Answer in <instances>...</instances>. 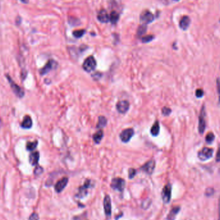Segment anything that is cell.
Returning <instances> with one entry per match:
<instances>
[{
  "label": "cell",
  "instance_id": "cell-9",
  "mask_svg": "<svg viewBox=\"0 0 220 220\" xmlns=\"http://www.w3.org/2000/svg\"><path fill=\"white\" fill-rule=\"evenodd\" d=\"M135 131L133 128H128L121 132V133L120 134V138L122 140V142L127 143L133 137Z\"/></svg>",
  "mask_w": 220,
  "mask_h": 220
},
{
  "label": "cell",
  "instance_id": "cell-10",
  "mask_svg": "<svg viewBox=\"0 0 220 220\" xmlns=\"http://www.w3.org/2000/svg\"><path fill=\"white\" fill-rule=\"evenodd\" d=\"M155 168V162L153 160H151L146 162L144 165H143L141 168H140V170L144 171L146 174L150 175L152 174V173H153Z\"/></svg>",
  "mask_w": 220,
  "mask_h": 220
},
{
  "label": "cell",
  "instance_id": "cell-33",
  "mask_svg": "<svg viewBox=\"0 0 220 220\" xmlns=\"http://www.w3.org/2000/svg\"><path fill=\"white\" fill-rule=\"evenodd\" d=\"M204 94V92L201 89H198L196 91V96L198 98H200V97H203Z\"/></svg>",
  "mask_w": 220,
  "mask_h": 220
},
{
  "label": "cell",
  "instance_id": "cell-5",
  "mask_svg": "<svg viewBox=\"0 0 220 220\" xmlns=\"http://www.w3.org/2000/svg\"><path fill=\"white\" fill-rule=\"evenodd\" d=\"M172 187L170 183L165 185L162 191V198L164 204H169L171 198Z\"/></svg>",
  "mask_w": 220,
  "mask_h": 220
},
{
  "label": "cell",
  "instance_id": "cell-26",
  "mask_svg": "<svg viewBox=\"0 0 220 220\" xmlns=\"http://www.w3.org/2000/svg\"><path fill=\"white\" fill-rule=\"evenodd\" d=\"M85 32H86L85 30H83V29L75 30L73 32V36L76 38H80L84 36Z\"/></svg>",
  "mask_w": 220,
  "mask_h": 220
},
{
  "label": "cell",
  "instance_id": "cell-1",
  "mask_svg": "<svg viewBox=\"0 0 220 220\" xmlns=\"http://www.w3.org/2000/svg\"><path fill=\"white\" fill-rule=\"evenodd\" d=\"M6 77L7 79V80L8 81V83H9L10 84V86L11 87V89L12 90L13 92L15 93V95L17 96V97H18L19 98H22L24 97L25 95V92L24 90L21 88L17 85L13 80H12V79L11 78V77L9 75H8L7 74L6 75Z\"/></svg>",
  "mask_w": 220,
  "mask_h": 220
},
{
  "label": "cell",
  "instance_id": "cell-28",
  "mask_svg": "<svg viewBox=\"0 0 220 220\" xmlns=\"http://www.w3.org/2000/svg\"><path fill=\"white\" fill-rule=\"evenodd\" d=\"M214 138H215V136L213 133H209L206 136L205 140H206V142L208 144H210L214 141Z\"/></svg>",
  "mask_w": 220,
  "mask_h": 220
},
{
  "label": "cell",
  "instance_id": "cell-3",
  "mask_svg": "<svg viewBox=\"0 0 220 220\" xmlns=\"http://www.w3.org/2000/svg\"><path fill=\"white\" fill-rule=\"evenodd\" d=\"M97 66V62L93 56L87 57L83 64V68L86 72H91L95 69Z\"/></svg>",
  "mask_w": 220,
  "mask_h": 220
},
{
  "label": "cell",
  "instance_id": "cell-8",
  "mask_svg": "<svg viewBox=\"0 0 220 220\" xmlns=\"http://www.w3.org/2000/svg\"><path fill=\"white\" fill-rule=\"evenodd\" d=\"M57 65H58V64L56 61L53 60V59H50L47 63V64L45 65V66L40 70V71H39L40 75H46L49 72H50L52 70L56 69L57 67Z\"/></svg>",
  "mask_w": 220,
  "mask_h": 220
},
{
  "label": "cell",
  "instance_id": "cell-20",
  "mask_svg": "<svg viewBox=\"0 0 220 220\" xmlns=\"http://www.w3.org/2000/svg\"><path fill=\"white\" fill-rule=\"evenodd\" d=\"M150 132H151V134L153 136H154V137H156V136H157L158 134H159V133H160V124H159V122L156 120V121L154 123V124L153 125V126H152L151 128Z\"/></svg>",
  "mask_w": 220,
  "mask_h": 220
},
{
  "label": "cell",
  "instance_id": "cell-23",
  "mask_svg": "<svg viewBox=\"0 0 220 220\" xmlns=\"http://www.w3.org/2000/svg\"><path fill=\"white\" fill-rule=\"evenodd\" d=\"M107 119L104 116H100L99 117V121L97 124V128H103L107 124Z\"/></svg>",
  "mask_w": 220,
  "mask_h": 220
},
{
  "label": "cell",
  "instance_id": "cell-27",
  "mask_svg": "<svg viewBox=\"0 0 220 220\" xmlns=\"http://www.w3.org/2000/svg\"><path fill=\"white\" fill-rule=\"evenodd\" d=\"M154 38L155 37L153 35H147V36H145L142 38V42L144 43H147L153 41Z\"/></svg>",
  "mask_w": 220,
  "mask_h": 220
},
{
  "label": "cell",
  "instance_id": "cell-31",
  "mask_svg": "<svg viewBox=\"0 0 220 220\" xmlns=\"http://www.w3.org/2000/svg\"><path fill=\"white\" fill-rule=\"evenodd\" d=\"M162 114L165 116H168L171 113V110L168 107H164L162 109Z\"/></svg>",
  "mask_w": 220,
  "mask_h": 220
},
{
  "label": "cell",
  "instance_id": "cell-29",
  "mask_svg": "<svg viewBox=\"0 0 220 220\" xmlns=\"http://www.w3.org/2000/svg\"><path fill=\"white\" fill-rule=\"evenodd\" d=\"M137 174V171L136 169H133V168H130L129 169V171H128V177L129 179H132V178H133L135 177V175Z\"/></svg>",
  "mask_w": 220,
  "mask_h": 220
},
{
  "label": "cell",
  "instance_id": "cell-14",
  "mask_svg": "<svg viewBox=\"0 0 220 220\" xmlns=\"http://www.w3.org/2000/svg\"><path fill=\"white\" fill-rule=\"evenodd\" d=\"M68 182V177H64L63 178H61L55 185L54 188L56 191L58 193L62 192L64 190V189L66 187Z\"/></svg>",
  "mask_w": 220,
  "mask_h": 220
},
{
  "label": "cell",
  "instance_id": "cell-32",
  "mask_svg": "<svg viewBox=\"0 0 220 220\" xmlns=\"http://www.w3.org/2000/svg\"><path fill=\"white\" fill-rule=\"evenodd\" d=\"M39 215L36 213H32L29 217V220H39Z\"/></svg>",
  "mask_w": 220,
  "mask_h": 220
},
{
  "label": "cell",
  "instance_id": "cell-34",
  "mask_svg": "<svg viewBox=\"0 0 220 220\" xmlns=\"http://www.w3.org/2000/svg\"><path fill=\"white\" fill-rule=\"evenodd\" d=\"M214 189L212 188H208L206 189L205 191V195L207 196H212L214 193Z\"/></svg>",
  "mask_w": 220,
  "mask_h": 220
},
{
  "label": "cell",
  "instance_id": "cell-21",
  "mask_svg": "<svg viewBox=\"0 0 220 220\" xmlns=\"http://www.w3.org/2000/svg\"><path fill=\"white\" fill-rule=\"evenodd\" d=\"M103 136H104V133L102 130H99L97 132H96L93 136L94 142L97 144H99L103 138Z\"/></svg>",
  "mask_w": 220,
  "mask_h": 220
},
{
  "label": "cell",
  "instance_id": "cell-18",
  "mask_svg": "<svg viewBox=\"0 0 220 220\" xmlns=\"http://www.w3.org/2000/svg\"><path fill=\"white\" fill-rule=\"evenodd\" d=\"M21 126L25 129H30L32 126V120L29 115H26L23 118V120L21 122Z\"/></svg>",
  "mask_w": 220,
  "mask_h": 220
},
{
  "label": "cell",
  "instance_id": "cell-6",
  "mask_svg": "<svg viewBox=\"0 0 220 220\" xmlns=\"http://www.w3.org/2000/svg\"><path fill=\"white\" fill-rule=\"evenodd\" d=\"M154 15L148 10L144 11L140 16V20L143 25H148L154 20Z\"/></svg>",
  "mask_w": 220,
  "mask_h": 220
},
{
  "label": "cell",
  "instance_id": "cell-40",
  "mask_svg": "<svg viewBox=\"0 0 220 220\" xmlns=\"http://www.w3.org/2000/svg\"><path fill=\"white\" fill-rule=\"evenodd\" d=\"M174 1H176V2H178V1H180V0H174Z\"/></svg>",
  "mask_w": 220,
  "mask_h": 220
},
{
  "label": "cell",
  "instance_id": "cell-17",
  "mask_svg": "<svg viewBox=\"0 0 220 220\" xmlns=\"http://www.w3.org/2000/svg\"><path fill=\"white\" fill-rule=\"evenodd\" d=\"M39 160V153L34 151L29 155V162L32 165H37Z\"/></svg>",
  "mask_w": 220,
  "mask_h": 220
},
{
  "label": "cell",
  "instance_id": "cell-36",
  "mask_svg": "<svg viewBox=\"0 0 220 220\" xmlns=\"http://www.w3.org/2000/svg\"><path fill=\"white\" fill-rule=\"evenodd\" d=\"M216 160L218 162H220V146L218 148V152H217V154H216Z\"/></svg>",
  "mask_w": 220,
  "mask_h": 220
},
{
  "label": "cell",
  "instance_id": "cell-11",
  "mask_svg": "<svg viewBox=\"0 0 220 220\" xmlns=\"http://www.w3.org/2000/svg\"><path fill=\"white\" fill-rule=\"evenodd\" d=\"M104 213L107 216L111 215V201L109 195H106L104 198Z\"/></svg>",
  "mask_w": 220,
  "mask_h": 220
},
{
  "label": "cell",
  "instance_id": "cell-7",
  "mask_svg": "<svg viewBox=\"0 0 220 220\" xmlns=\"http://www.w3.org/2000/svg\"><path fill=\"white\" fill-rule=\"evenodd\" d=\"M91 187V180H86L84 183L83 186L79 187L78 192L75 195V197L78 198H83L88 195V189Z\"/></svg>",
  "mask_w": 220,
  "mask_h": 220
},
{
  "label": "cell",
  "instance_id": "cell-37",
  "mask_svg": "<svg viewBox=\"0 0 220 220\" xmlns=\"http://www.w3.org/2000/svg\"><path fill=\"white\" fill-rule=\"evenodd\" d=\"M20 1L23 3H25V4H27L29 3V0H20Z\"/></svg>",
  "mask_w": 220,
  "mask_h": 220
},
{
  "label": "cell",
  "instance_id": "cell-13",
  "mask_svg": "<svg viewBox=\"0 0 220 220\" xmlns=\"http://www.w3.org/2000/svg\"><path fill=\"white\" fill-rule=\"evenodd\" d=\"M130 107L129 102L127 101H119L116 106L117 111L122 114H125L128 112Z\"/></svg>",
  "mask_w": 220,
  "mask_h": 220
},
{
  "label": "cell",
  "instance_id": "cell-16",
  "mask_svg": "<svg viewBox=\"0 0 220 220\" xmlns=\"http://www.w3.org/2000/svg\"><path fill=\"white\" fill-rule=\"evenodd\" d=\"M190 23L191 20L189 17L187 16H185L182 17L180 21V27L183 30H186L189 28Z\"/></svg>",
  "mask_w": 220,
  "mask_h": 220
},
{
  "label": "cell",
  "instance_id": "cell-25",
  "mask_svg": "<svg viewBox=\"0 0 220 220\" xmlns=\"http://www.w3.org/2000/svg\"><path fill=\"white\" fill-rule=\"evenodd\" d=\"M147 32V25L142 24L141 25L139 26V27L137 30V36L138 37L142 36L144 34Z\"/></svg>",
  "mask_w": 220,
  "mask_h": 220
},
{
  "label": "cell",
  "instance_id": "cell-12",
  "mask_svg": "<svg viewBox=\"0 0 220 220\" xmlns=\"http://www.w3.org/2000/svg\"><path fill=\"white\" fill-rule=\"evenodd\" d=\"M205 110L204 107L202 108L200 115L199 117V124H198V131L200 134H203L204 133V131L205 129Z\"/></svg>",
  "mask_w": 220,
  "mask_h": 220
},
{
  "label": "cell",
  "instance_id": "cell-15",
  "mask_svg": "<svg viewBox=\"0 0 220 220\" xmlns=\"http://www.w3.org/2000/svg\"><path fill=\"white\" fill-rule=\"evenodd\" d=\"M97 19L101 23H106L110 21V15H108L106 11L102 9L98 13Z\"/></svg>",
  "mask_w": 220,
  "mask_h": 220
},
{
  "label": "cell",
  "instance_id": "cell-2",
  "mask_svg": "<svg viewBox=\"0 0 220 220\" xmlns=\"http://www.w3.org/2000/svg\"><path fill=\"white\" fill-rule=\"evenodd\" d=\"M110 186L113 190L122 192L126 187V182L121 178H114L111 180Z\"/></svg>",
  "mask_w": 220,
  "mask_h": 220
},
{
  "label": "cell",
  "instance_id": "cell-24",
  "mask_svg": "<svg viewBox=\"0 0 220 220\" xmlns=\"http://www.w3.org/2000/svg\"><path fill=\"white\" fill-rule=\"evenodd\" d=\"M38 140H35L34 142H28L27 143H26V149L29 151H34L35 149H36L38 146Z\"/></svg>",
  "mask_w": 220,
  "mask_h": 220
},
{
  "label": "cell",
  "instance_id": "cell-22",
  "mask_svg": "<svg viewBox=\"0 0 220 220\" xmlns=\"http://www.w3.org/2000/svg\"><path fill=\"white\" fill-rule=\"evenodd\" d=\"M120 15L116 11H112L110 15V21L112 24H116L119 20Z\"/></svg>",
  "mask_w": 220,
  "mask_h": 220
},
{
  "label": "cell",
  "instance_id": "cell-19",
  "mask_svg": "<svg viewBox=\"0 0 220 220\" xmlns=\"http://www.w3.org/2000/svg\"><path fill=\"white\" fill-rule=\"evenodd\" d=\"M180 210V207L179 206H177L173 207L169 212V214L166 218L165 220H174L176 218V216L178 214Z\"/></svg>",
  "mask_w": 220,
  "mask_h": 220
},
{
  "label": "cell",
  "instance_id": "cell-4",
  "mask_svg": "<svg viewBox=\"0 0 220 220\" xmlns=\"http://www.w3.org/2000/svg\"><path fill=\"white\" fill-rule=\"evenodd\" d=\"M214 153V150L212 148L209 147H204L199 151L198 154V156L199 159L201 161H205L209 160V158L213 156Z\"/></svg>",
  "mask_w": 220,
  "mask_h": 220
},
{
  "label": "cell",
  "instance_id": "cell-30",
  "mask_svg": "<svg viewBox=\"0 0 220 220\" xmlns=\"http://www.w3.org/2000/svg\"><path fill=\"white\" fill-rule=\"evenodd\" d=\"M43 173V168H42V167L39 166V165L36 167V168H35L34 171V173L36 176H39L40 174H41Z\"/></svg>",
  "mask_w": 220,
  "mask_h": 220
},
{
  "label": "cell",
  "instance_id": "cell-38",
  "mask_svg": "<svg viewBox=\"0 0 220 220\" xmlns=\"http://www.w3.org/2000/svg\"><path fill=\"white\" fill-rule=\"evenodd\" d=\"M218 208H219V219L218 220H220V198L219 199V204H218Z\"/></svg>",
  "mask_w": 220,
  "mask_h": 220
},
{
  "label": "cell",
  "instance_id": "cell-35",
  "mask_svg": "<svg viewBox=\"0 0 220 220\" xmlns=\"http://www.w3.org/2000/svg\"><path fill=\"white\" fill-rule=\"evenodd\" d=\"M217 88H218V92L219 94V99L220 101V81L219 79H217Z\"/></svg>",
  "mask_w": 220,
  "mask_h": 220
},
{
  "label": "cell",
  "instance_id": "cell-39",
  "mask_svg": "<svg viewBox=\"0 0 220 220\" xmlns=\"http://www.w3.org/2000/svg\"><path fill=\"white\" fill-rule=\"evenodd\" d=\"M122 215H123V213H121V214H119L118 215V216H117V217H115V219L116 220H118L120 217H122Z\"/></svg>",
  "mask_w": 220,
  "mask_h": 220
}]
</instances>
